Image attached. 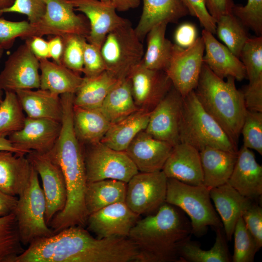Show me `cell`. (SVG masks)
I'll list each match as a JSON object with an SVG mask.
<instances>
[{"mask_svg": "<svg viewBox=\"0 0 262 262\" xmlns=\"http://www.w3.org/2000/svg\"><path fill=\"white\" fill-rule=\"evenodd\" d=\"M60 98L63 107L61 130L54 145L47 154L63 172L67 200L64 209L53 217L49 224L54 233L71 226L84 227L88 217L85 204L87 181L84 148L75 135L73 125L74 95L64 94Z\"/></svg>", "mask_w": 262, "mask_h": 262, "instance_id": "1", "label": "cell"}, {"mask_svg": "<svg viewBox=\"0 0 262 262\" xmlns=\"http://www.w3.org/2000/svg\"><path fill=\"white\" fill-rule=\"evenodd\" d=\"M192 234L183 212L164 202L154 214L138 219L128 237L137 249L138 262H180L179 250Z\"/></svg>", "mask_w": 262, "mask_h": 262, "instance_id": "2", "label": "cell"}, {"mask_svg": "<svg viewBox=\"0 0 262 262\" xmlns=\"http://www.w3.org/2000/svg\"><path fill=\"white\" fill-rule=\"evenodd\" d=\"M120 251L117 238H95L75 226L34 241L15 262H116Z\"/></svg>", "mask_w": 262, "mask_h": 262, "instance_id": "3", "label": "cell"}, {"mask_svg": "<svg viewBox=\"0 0 262 262\" xmlns=\"http://www.w3.org/2000/svg\"><path fill=\"white\" fill-rule=\"evenodd\" d=\"M226 79L216 76L203 63L194 91L204 109L237 145L247 110L235 78Z\"/></svg>", "mask_w": 262, "mask_h": 262, "instance_id": "4", "label": "cell"}, {"mask_svg": "<svg viewBox=\"0 0 262 262\" xmlns=\"http://www.w3.org/2000/svg\"><path fill=\"white\" fill-rule=\"evenodd\" d=\"M179 135L180 143L198 151L207 147L236 152L237 145L204 109L194 91L183 98Z\"/></svg>", "mask_w": 262, "mask_h": 262, "instance_id": "5", "label": "cell"}, {"mask_svg": "<svg viewBox=\"0 0 262 262\" xmlns=\"http://www.w3.org/2000/svg\"><path fill=\"white\" fill-rule=\"evenodd\" d=\"M211 200L210 189L203 184L192 185L167 178L165 202L188 215L192 233L197 237L205 234L209 226L223 228Z\"/></svg>", "mask_w": 262, "mask_h": 262, "instance_id": "6", "label": "cell"}, {"mask_svg": "<svg viewBox=\"0 0 262 262\" xmlns=\"http://www.w3.org/2000/svg\"><path fill=\"white\" fill-rule=\"evenodd\" d=\"M46 201L38 174L32 166L28 183L18 196L14 212L23 246L55 233L46 222Z\"/></svg>", "mask_w": 262, "mask_h": 262, "instance_id": "7", "label": "cell"}, {"mask_svg": "<svg viewBox=\"0 0 262 262\" xmlns=\"http://www.w3.org/2000/svg\"><path fill=\"white\" fill-rule=\"evenodd\" d=\"M100 51L106 71L118 80L127 78L144 54L142 40L129 20L108 33Z\"/></svg>", "mask_w": 262, "mask_h": 262, "instance_id": "8", "label": "cell"}, {"mask_svg": "<svg viewBox=\"0 0 262 262\" xmlns=\"http://www.w3.org/2000/svg\"><path fill=\"white\" fill-rule=\"evenodd\" d=\"M85 146L84 158L87 183L114 179L127 183L139 172L125 151L114 149L101 142Z\"/></svg>", "mask_w": 262, "mask_h": 262, "instance_id": "9", "label": "cell"}, {"mask_svg": "<svg viewBox=\"0 0 262 262\" xmlns=\"http://www.w3.org/2000/svg\"><path fill=\"white\" fill-rule=\"evenodd\" d=\"M167 181L162 170L139 172L127 183L125 203L139 215L157 211L165 202Z\"/></svg>", "mask_w": 262, "mask_h": 262, "instance_id": "10", "label": "cell"}, {"mask_svg": "<svg viewBox=\"0 0 262 262\" xmlns=\"http://www.w3.org/2000/svg\"><path fill=\"white\" fill-rule=\"evenodd\" d=\"M46 10L34 26L35 36L77 34L86 37L90 31L89 23L85 16L77 15L69 0H44Z\"/></svg>", "mask_w": 262, "mask_h": 262, "instance_id": "11", "label": "cell"}, {"mask_svg": "<svg viewBox=\"0 0 262 262\" xmlns=\"http://www.w3.org/2000/svg\"><path fill=\"white\" fill-rule=\"evenodd\" d=\"M204 50L202 36L187 48L174 45L170 62L165 72L173 87L183 98L196 86L203 64Z\"/></svg>", "mask_w": 262, "mask_h": 262, "instance_id": "12", "label": "cell"}, {"mask_svg": "<svg viewBox=\"0 0 262 262\" xmlns=\"http://www.w3.org/2000/svg\"><path fill=\"white\" fill-rule=\"evenodd\" d=\"M26 156L42 180L46 201V222L49 226L53 217L66 204L67 190L64 176L60 166L47 153L31 151Z\"/></svg>", "mask_w": 262, "mask_h": 262, "instance_id": "13", "label": "cell"}, {"mask_svg": "<svg viewBox=\"0 0 262 262\" xmlns=\"http://www.w3.org/2000/svg\"><path fill=\"white\" fill-rule=\"evenodd\" d=\"M39 60L25 42L5 61L0 73V86L4 91L39 89Z\"/></svg>", "mask_w": 262, "mask_h": 262, "instance_id": "14", "label": "cell"}, {"mask_svg": "<svg viewBox=\"0 0 262 262\" xmlns=\"http://www.w3.org/2000/svg\"><path fill=\"white\" fill-rule=\"evenodd\" d=\"M183 98L173 87L151 111L145 130L173 147L180 143L179 129Z\"/></svg>", "mask_w": 262, "mask_h": 262, "instance_id": "15", "label": "cell"}, {"mask_svg": "<svg viewBox=\"0 0 262 262\" xmlns=\"http://www.w3.org/2000/svg\"><path fill=\"white\" fill-rule=\"evenodd\" d=\"M128 77L136 105L139 109L149 111L155 108L173 86L165 71L147 68L141 63Z\"/></svg>", "mask_w": 262, "mask_h": 262, "instance_id": "16", "label": "cell"}, {"mask_svg": "<svg viewBox=\"0 0 262 262\" xmlns=\"http://www.w3.org/2000/svg\"><path fill=\"white\" fill-rule=\"evenodd\" d=\"M61 126V122L54 120L26 116L23 128L9 134L8 139L26 154L31 151L45 154L54 145Z\"/></svg>", "mask_w": 262, "mask_h": 262, "instance_id": "17", "label": "cell"}, {"mask_svg": "<svg viewBox=\"0 0 262 262\" xmlns=\"http://www.w3.org/2000/svg\"><path fill=\"white\" fill-rule=\"evenodd\" d=\"M139 216L125 202H118L89 215L86 225L98 239L128 237Z\"/></svg>", "mask_w": 262, "mask_h": 262, "instance_id": "18", "label": "cell"}, {"mask_svg": "<svg viewBox=\"0 0 262 262\" xmlns=\"http://www.w3.org/2000/svg\"><path fill=\"white\" fill-rule=\"evenodd\" d=\"M75 10L84 14L90 26L88 42L99 48L111 31L128 21L118 16L116 9L100 0H69Z\"/></svg>", "mask_w": 262, "mask_h": 262, "instance_id": "19", "label": "cell"}, {"mask_svg": "<svg viewBox=\"0 0 262 262\" xmlns=\"http://www.w3.org/2000/svg\"><path fill=\"white\" fill-rule=\"evenodd\" d=\"M241 58L249 83L243 91L246 109L262 112V36L249 38L244 46Z\"/></svg>", "mask_w": 262, "mask_h": 262, "instance_id": "20", "label": "cell"}, {"mask_svg": "<svg viewBox=\"0 0 262 262\" xmlns=\"http://www.w3.org/2000/svg\"><path fill=\"white\" fill-rule=\"evenodd\" d=\"M173 147L144 130L134 138L125 151L139 172H152L162 170Z\"/></svg>", "mask_w": 262, "mask_h": 262, "instance_id": "21", "label": "cell"}, {"mask_svg": "<svg viewBox=\"0 0 262 262\" xmlns=\"http://www.w3.org/2000/svg\"><path fill=\"white\" fill-rule=\"evenodd\" d=\"M162 171L167 178L192 185L203 184L199 151L189 144L180 143L174 146Z\"/></svg>", "mask_w": 262, "mask_h": 262, "instance_id": "22", "label": "cell"}, {"mask_svg": "<svg viewBox=\"0 0 262 262\" xmlns=\"http://www.w3.org/2000/svg\"><path fill=\"white\" fill-rule=\"evenodd\" d=\"M205 54L203 61L219 78L225 79L232 77L241 81L246 77L245 66L239 58L214 37L213 34L203 29Z\"/></svg>", "mask_w": 262, "mask_h": 262, "instance_id": "23", "label": "cell"}, {"mask_svg": "<svg viewBox=\"0 0 262 262\" xmlns=\"http://www.w3.org/2000/svg\"><path fill=\"white\" fill-rule=\"evenodd\" d=\"M227 183L250 199L262 196V166L251 149L243 146L238 150L237 160Z\"/></svg>", "mask_w": 262, "mask_h": 262, "instance_id": "24", "label": "cell"}, {"mask_svg": "<svg viewBox=\"0 0 262 262\" xmlns=\"http://www.w3.org/2000/svg\"><path fill=\"white\" fill-rule=\"evenodd\" d=\"M210 196L220 217L226 239L230 241L238 220L252 199L241 195L228 183L211 189Z\"/></svg>", "mask_w": 262, "mask_h": 262, "instance_id": "25", "label": "cell"}, {"mask_svg": "<svg viewBox=\"0 0 262 262\" xmlns=\"http://www.w3.org/2000/svg\"><path fill=\"white\" fill-rule=\"evenodd\" d=\"M142 13L135 31L142 40L154 26L176 23L189 14L181 0H142Z\"/></svg>", "mask_w": 262, "mask_h": 262, "instance_id": "26", "label": "cell"}, {"mask_svg": "<svg viewBox=\"0 0 262 262\" xmlns=\"http://www.w3.org/2000/svg\"><path fill=\"white\" fill-rule=\"evenodd\" d=\"M32 167L25 155L0 151V191L18 196L28 183Z\"/></svg>", "mask_w": 262, "mask_h": 262, "instance_id": "27", "label": "cell"}, {"mask_svg": "<svg viewBox=\"0 0 262 262\" xmlns=\"http://www.w3.org/2000/svg\"><path fill=\"white\" fill-rule=\"evenodd\" d=\"M237 151L211 147L200 151L203 184L211 189L227 183L237 160Z\"/></svg>", "mask_w": 262, "mask_h": 262, "instance_id": "28", "label": "cell"}, {"mask_svg": "<svg viewBox=\"0 0 262 262\" xmlns=\"http://www.w3.org/2000/svg\"><path fill=\"white\" fill-rule=\"evenodd\" d=\"M15 92L27 117L61 122L63 107L60 96L40 88L36 90L21 89Z\"/></svg>", "mask_w": 262, "mask_h": 262, "instance_id": "29", "label": "cell"}, {"mask_svg": "<svg viewBox=\"0 0 262 262\" xmlns=\"http://www.w3.org/2000/svg\"><path fill=\"white\" fill-rule=\"evenodd\" d=\"M40 88L60 96L74 93L81 85L83 77L62 64L50 61L48 59L39 60Z\"/></svg>", "mask_w": 262, "mask_h": 262, "instance_id": "30", "label": "cell"}, {"mask_svg": "<svg viewBox=\"0 0 262 262\" xmlns=\"http://www.w3.org/2000/svg\"><path fill=\"white\" fill-rule=\"evenodd\" d=\"M72 120L75 135L83 146L101 142L111 124L99 108L73 106Z\"/></svg>", "mask_w": 262, "mask_h": 262, "instance_id": "31", "label": "cell"}, {"mask_svg": "<svg viewBox=\"0 0 262 262\" xmlns=\"http://www.w3.org/2000/svg\"><path fill=\"white\" fill-rule=\"evenodd\" d=\"M150 112L139 109L126 118L111 123L101 142L114 149L125 151L134 138L146 130Z\"/></svg>", "mask_w": 262, "mask_h": 262, "instance_id": "32", "label": "cell"}, {"mask_svg": "<svg viewBox=\"0 0 262 262\" xmlns=\"http://www.w3.org/2000/svg\"><path fill=\"white\" fill-rule=\"evenodd\" d=\"M127 183L114 179L88 182L85 193V204L89 215L110 205L125 202Z\"/></svg>", "mask_w": 262, "mask_h": 262, "instance_id": "33", "label": "cell"}, {"mask_svg": "<svg viewBox=\"0 0 262 262\" xmlns=\"http://www.w3.org/2000/svg\"><path fill=\"white\" fill-rule=\"evenodd\" d=\"M119 80L106 70L95 77H83L81 85L74 94V106L87 109L100 108Z\"/></svg>", "mask_w": 262, "mask_h": 262, "instance_id": "34", "label": "cell"}, {"mask_svg": "<svg viewBox=\"0 0 262 262\" xmlns=\"http://www.w3.org/2000/svg\"><path fill=\"white\" fill-rule=\"evenodd\" d=\"M167 23L153 27L147 33V47L141 64L145 67L165 71L172 57L174 44L165 37Z\"/></svg>", "mask_w": 262, "mask_h": 262, "instance_id": "35", "label": "cell"}, {"mask_svg": "<svg viewBox=\"0 0 262 262\" xmlns=\"http://www.w3.org/2000/svg\"><path fill=\"white\" fill-rule=\"evenodd\" d=\"M99 109L111 123L117 122L139 109L135 103L128 77L118 81Z\"/></svg>", "mask_w": 262, "mask_h": 262, "instance_id": "36", "label": "cell"}, {"mask_svg": "<svg viewBox=\"0 0 262 262\" xmlns=\"http://www.w3.org/2000/svg\"><path fill=\"white\" fill-rule=\"evenodd\" d=\"M216 229V238L213 247L205 250L197 243L190 240L185 242L179 250L180 262H230L231 257L228 247L226 237L222 228Z\"/></svg>", "mask_w": 262, "mask_h": 262, "instance_id": "37", "label": "cell"}, {"mask_svg": "<svg viewBox=\"0 0 262 262\" xmlns=\"http://www.w3.org/2000/svg\"><path fill=\"white\" fill-rule=\"evenodd\" d=\"M245 27L233 13L223 15L216 21L215 33L239 58L244 46L249 38Z\"/></svg>", "mask_w": 262, "mask_h": 262, "instance_id": "38", "label": "cell"}, {"mask_svg": "<svg viewBox=\"0 0 262 262\" xmlns=\"http://www.w3.org/2000/svg\"><path fill=\"white\" fill-rule=\"evenodd\" d=\"M24 250L15 213L0 217V262H15Z\"/></svg>", "mask_w": 262, "mask_h": 262, "instance_id": "39", "label": "cell"}, {"mask_svg": "<svg viewBox=\"0 0 262 262\" xmlns=\"http://www.w3.org/2000/svg\"><path fill=\"white\" fill-rule=\"evenodd\" d=\"M26 118L16 92L5 91L0 103V135L6 136L21 130Z\"/></svg>", "mask_w": 262, "mask_h": 262, "instance_id": "40", "label": "cell"}, {"mask_svg": "<svg viewBox=\"0 0 262 262\" xmlns=\"http://www.w3.org/2000/svg\"><path fill=\"white\" fill-rule=\"evenodd\" d=\"M234 250L233 262H253L260 250L257 243L246 228L242 217L238 220L233 231Z\"/></svg>", "mask_w": 262, "mask_h": 262, "instance_id": "41", "label": "cell"}, {"mask_svg": "<svg viewBox=\"0 0 262 262\" xmlns=\"http://www.w3.org/2000/svg\"><path fill=\"white\" fill-rule=\"evenodd\" d=\"M62 37L64 49L61 64L77 73H82L86 37L77 34H69Z\"/></svg>", "mask_w": 262, "mask_h": 262, "instance_id": "42", "label": "cell"}, {"mask_svg": "<svg viewBox=\"0 0 262 262\" xmlns=\"http://www.w3.org/2000/svg\"><path fill=\"white\" fill-rule=\"evenodd\" d=\"M243 146L262 155V112L246 110L241 133Z\"/></svg>", "mask_w": 262, "mask_h": 262, "instance_id": "43", "label": "cell"}, {"mask_svg": "<svg viewBox=\"0 0 262 262\" xmlns=\"http://www.w3.org/2000/svg\"><path fill=\"white\" fill-rule=\"evenodd\" d=\"M34 26L29 21H13L0 17V46L10 49L17 38L26 39L35 36Z\"/></svg>", "mask_w": 262, "mask_h": 262, "instance_id": "44", "label": "cell"}, {"mask_svg": "<svg viewBox=\"0 0 262 262\" xmlns=\"http://www.w3.org/2000/svg\"><path fill=\"white\" fill-rule=\"evenodd\" d=\"M232 13L257 36L262 34V0H247L245 6L234 4Z\"/></svg>", "mask_w": 262, "mask_h": 262, "instance_id": "45", "label": "cell"}, {"mask_svg": "<svg viewBox=\"0 0 262 262\" xmlns=\"http://www.w3.org/2000/svg\"><path fill=\"white\" fill-rule=\"evenodd\" d=\"M46 10L44 0H15L13 4L0 9V16L4 13H16L26 15L31 23L37 22Z\"/></svg>", "mask_w": 262, "mask_h": 262, "instance_id": "46", "label": "cell"}, {"mask_svg": "<svg viewBox=\"0 0 262 262\" xmlns=\"http://www.w3.org/2000/svg\"><path fill=\"white\" fill-rule=\"evenodd\" d=\"M106 70V67L100 51V48L87 41L83 51V70L84 77H95Z\"/></svg>", "mask_w": 262, "mask_h": 262, "instance_id": "47", "label": "cell"}, {"mask_svg": "<svg viewBox=\"0 0 262 262\" xmlns=\"http://www.w3.org/2000/svg\"><path fill=\"white\" fill-rule=\"evenodd\" d=\"M242 217L246 228L254 238L260 249L262 246V207L252 202Z\"/></svg>", "mask_w": 262, "mask_h": 262, "instance_id": "48", "label": "cell"}, {"mask_svg": "<svg viewBox=\"0 0 262 262\" xmlns=\"http://www.w3.org/2000/svg\"><path fill=\"white\" fill-rule=\"evenodd\" d=\"M189 14L196 17L204 29L215 34L216 20L208 12L204 0H181Z\"/></svg>", "mask_w": 262, "mask_h": 262, "instance_id": "49", "label": "cell"}, {"mask_svg": "<svg viewBox=\"0 0 262 262\" xmlns=\"http://www.w3.org/2000/svg\"><path fill=\"white\" fill-rule=\"evenodd\" d=\"M197 31L194 24L185 22L179 25L175 31V44L183 49L187 48L196 42Z\"/></svg>", "mask_w": 262, "mask_h": 262, "instance_id": "50", "label": "cell"}, {"mask_svg": "<svg viewBox=\"0 0 262 262\" xmlns=\"http://www.w3.org/2000/svg\"><path fill=\"white\" fill-rule=\"evenodd\" d=\"M211 16L217 21L222 16L232 13L233 0H204Z\"/></svg>", "mask_w": 262, "mask_h": 262, "instance_id": "51", "label": "cell"}, {"mask_svg": "<svg viewBox=\"0 0 262 262\" xmlns=\"http://www.w3.org/2000/svg\"><path fill=\"white\" fill-rule=\"evenodd\" d=\"M32 52L39 60L50 58L48 42L41 36H33L25 39Z\"/></svg>", "mask_w": 262, "mask_h": 262, "instance_id": "52", "label": "cell"}, {"mask_svg": "<svg viewBox=\"0 0 262 262\" xmlns=\"http://www.w3.org/2000/svg\"><path fill=\"white\" fill-rule=\"evenodd\" d=\"M48 41L49 50L50 58L53 62L61 64V59L64 49V42L63 38L59 35H52Z\"/></svg>", "mask_w": 262, "mask_h": 262, "instance_id": "53", "label": "cell"}, {"mask_svg": "<svg viewBox=\"0 0 262 262\" xmlns=\"http://www.w3.org/2000/svg\"><path fill=\"white\" fill-rule=\"evenodd\" d=\"M17 202L16 196H10L0 191V217L13 213Z\"/></svg>", "mask_w": 262, "mask_h": 262, "instance_id": "54", "label": "cell"}, {"mask_svg": "<svg viewBox=\"0 0 262 262\" xmlns=\"http://www.w3.org/2000/svg\"><path fill=\"white\" fill-rule=\"evenodd\" d=\"M102 2L114 7L119 11H126L137 7L140 0H100Z\"/></svg>", "mask_w": 262, "mask_h": 262, "instance_id": "55", "label": "cell"}, {"mask_svg": "<svg viewBox=\"0 0 262 262\" xmlns=\"http://www.w3.org/2000/svg\"><path fill=\"white\" fill-rule=\"evenodd\" d=\"M0 151H8L18 154L26 155L22 151L16 147L8 138H6L5 136L2 135H0Z\"/></svg>", "mask_w": 262, "mask_h": 262, "instance_id": "56", "label": "cell"}, {"mask_svg": "<svg viewBox=\"0 0 262 262\" xmlns=\"http://www.w3.org/2000/svg\"><path fill=\"white\" fill-rule=\"evenodd\" d=\"M14 1L15 0H0V9L10 7Z\"/></svg>", "mask_w": 262, "mask_h": 262, "instance_id": "57", "label": "cell"}, {"mask_svg": "<svg viewBox=\"0 0 262 262\" xmlns=\"http://www.w3.org/2000/svg\"><path fill=\"white\" fill-rule=\"evenodd\" d=\"M4 49L0 46V62L2 57L3 52H4Z\"/></svg>", "mask_w": 262, "mask_h": 262, "instance_id": "58", "label": "cell"}, {"mask_svg": "<svg viewBox=\"0 0 262 262\" xmlns=\"http://www.w3.org/2000/svg\"><path fill=\"white\" fill-rule=\"evenodd\" d=\"M3 90L1 89V88L0 86V103L3 99L2 98V96H3Z\"/></svg>", "mask_w": 262, "mask_h": 262, "instance_id": "59", "label": "cell"}]
</instances>
